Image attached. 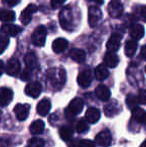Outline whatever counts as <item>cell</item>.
<instances>
[{
    "label": "cell",
    "instance_id": "obj_1",
    "mask_svg": "<svg viewBox=\"0 0 146 147\" xmlns=\"http://www.w3.org/2000/svg\"><path fill=\"white\" fill-rule=\"evenodd\" d=\"M47 79L55 89H60L66 81V72L62 67L51 68L47 72Z\"/></svg>",
    "mask_w": 146,
    "mask_h": 147
},
{
    "label": "cell",
    "instance_id": "obj_2",
    "mask_svg": "<svg viewBox=\"0 0 146 147\" xmlns=\"http://www.w3.org/2000/svg\"><path fill=\"white\" fill-rule=\"evenodd\" d=\"M73 9L71 7H65L61 10L59 19H60V24L63 29L72 31L74 28L73 23L75 22V18L73 15Z\"/></svg>",
    "mask_w": 146,
    "mask_h": 147
},
{
    "label": "cell",
    "instance_id": "obj_3",
    "mask_svg": "<svg viewBox=\"0 0 146 147\" xmlns=\"http://www.w3.org/2000/svg\"><path fill=\"white\" fill-rule=\"evenodd\" d=\"M47 30L43 25H39L32 33V43L37 47H42L45 44Z\"/></svg>",
    "mask_w": 146,
    "mask_h": 147
},
{
    "label": "cell",
    "instance_id": "obj_4",
    "mask_svg": "<svg viewBox=\"0 0 146 147\" xmlns=\"http://www.w3.org/2000/svg\"><path fill=\"white\" fill-rule=\"evenodd\" d=\"M83 100L81 98H74L70 103H69L68 107H67L66 111V116L68 118H72L78 114L79 112H81L82 108H83Z\"/></svg>",
    "mask_w": 146,
    "mask_h": 147
},
{
    "label": "cell",
    "instance_id": "obj_5",
    "mask_svg": "<svg viewBox=\"0 0 146 147\" xmlns=\"http://www.w3.org/2000/svg\"><path fill=\"white\" fill-rule=\"evenodd\" d=\"M102 18V12L99 7L96 5L90 6L88 9V21H89V25L91 27H95L98 25Z\"/></svg>",
    "mask_w": 146,
    "mask_h": 147
},
{
    "label": "cell",
    "instance_id": "obj_6",
    "mask_svg": "<svg viewBox=\"0 0 146 147\" xmlns=\"http://www.w3.org/2000/svg\"><path fill=\"white\" fill-rule=\"evenodd\" d=\"M107 11L109 15L113 18H118L123 13V6L122 3L118 0H112L109 2L107 7Z\"/></svg>",
    "mask_w": 146,
    "mask_h": 147
},
{
    "label": "cell",
    "instance_id": "obj_7",
    "mask_svg": "<svg viewBox=\"0 0 146 147\" xmlns=\"http://www.w3.org/2000/svg\"><path fill=\"white\" fill-rule=\"evenodd\" d=\"M96 143L99 146L102 147H108L110 146L111 142H112V136L111 133L108 130H103V131L99 132L95 137Z\"/></svg>",
    "mask_w": 146,
    "mask_h": 147
},
{
    "label": "cell",
    "instance_id": "obj_8",
    "mask_svg": "<svg viewBox=\"0 0 146 147\" xmlns=\"http://www.w3.org/2000/svg\"><path fill=\"white\" fill-rule=\"evenodd\" d=\"M38 10V7L34 4H29L25 9L22 11L21 15H20V20L23 24L27 25L30 21H31L32 18V14H34L35 12H37Z\"/></svg>",
    "mask_w": 146,
    "mask_h": 147
},
{
    "label": "cell",
    "instance_id": "obj_9",
    "mask_svg": "<svg viewBox=\"0 0 146 147\" xmlns=\"http://www.w3.org/2000/svg\"><path fill=\"white\" fill-rule=\"evenodd\" d=\"M24 91H25V93L28 96L36 98V97H38L40 95L41 91H42V86H41V84L38 81H33L26 85Z\"/></svg>",
    "mask_w": 146,
    "mask_h": 147
},
{
    "label": "cell",
    "instance_id": "obj_10",
    "mask_svg": "<svg viewBox=\"0 0 146 147\" xmlns=\"http://www.w3.org/2000/svg\"><path fill=\"white\" fill-rule=\"evenodd\" d=\"M30 111V105L29 104H17L14 107V113L18 120L23 121L28 117Z\"/></svg>",
    "mask_w": 146,
    "mask_h": 147
},
{
    "label": "cell",
    "instance_id": "obj_11",
    "mask_svg": "<svg viewBox=\"0 0 146 147\" xmlns=\"http://www.w3.org/2000/svg\"><path fill=\"white\" fill-rule=\"evenodd\" d=\"M92 81V73L89 69H85L82 72H80L77 77V82L81 87H88L91 84Z\"/></svg>",
    "mask_w": 146,
    "mask_h": 147
},
{
    "label": "cell",
    "instance_id": "obj_12",
    "mask_svg": "<svg viewBox=\"0 0 146 147\" xmlns=\"http://www.w3.org/2000/svg\"><path fill=\"white\" fill-rule=\"evenodd\" d=\"M121 43V36L119 34H113L111 35L109 40L107 41V44H106V48H107L108 52L110 53H115L120 47Z\"/></svg>",
    "mask_w": 146,
    "mask_h": 147
},
{
    "label": "cell",
    "instance_id": "obj_13",
    "mask_svg": "<svg viewBox=\"0 0 146 147\" xmlns=\"http://www.w3.org/2000/svg\"><path fill=\"white\" fill-rule=\"evenodd\" d=\"M13 98V92L10 88L1 87L0 88V106H6L11 102Z\"/></svg>",
    "mask_w": 146,
    "mask_h": 147
},
{
    "label": "cell",
    "instance_id": "obj_14",
    "mask_svg": "<svg viewBox=\"0 0 146 147\" xmlns=\"http://www.w3.org/2000/svg\"><path fill=\"white\" fill-rule=\"evenodd\" d=\"M6 70V73L8 75H11V76H15L18 74L20 70V63L17 59L15 58H11L10 60H8L7 62V65L5 67Z\"/></svg>",
    "mask_w": 146,
    "mask_h": 147
},
{
    "label": "cell",
    "instance_id": "obj_15",
    "mask_svg": "<svg viewBox=\"0 0 146 147\" xmlns=\"http://www.w3.org/2000/svg\"><path fill=\"white\" fill-rule=\"evenodd\" d=\"M95 94L98 99L102 101H107L111 96V92L109 88L105 85H99L95 89Z\"/></svg>",
    "mask_w": 146,
    "mask_h": 147
},
{
    "label": "cell",
    "instance_id": "obj_16",
    "mask_svg": "<svg viewBox=\"0 0 146 147\" xmlns=\"http://www.w3.org/2000/svg\"><path fill=\"white\" fill-rule=\"evenodd\" d=\"M85 119L89 123H96L100 119V111L95 107H91V108L87 109L85 114Z\"/></svg>",
    "mask_w": 146,
    "mask_h": 147
},
{
    "label": "cell",
    "instance_id": "obj_17",
    "mask_svg": "<svg viewBox=\"0 0 146 147\" xmlns=\"http://www.w3.org/2000/svg\"><path fill=\"white\" fill-rule=\"evenodd\" d=\"M1 31L8 36H16L22 31V28L14 24H4L1 27Z\"/></svg>",
    "mask_w": 146,
    "mask_h": 147
},
{
    "label": "cell",
    "instance_id": "obj_18",
    "mask_svg": "<svg viewBox=\"0 0 146 147\" xmlns=\"http://www.w3.org/2000/svg\"><path fill=\"white\" fill-rule=\"evenodd\" d=\"M51 108V102L47 98H44L37 104V112L41 116H45L48 114Z\"/></svg>",
    "mask_w": 146,
    "mask_h": 147
},
{
    "label": "cell",
    "instance_id": "obj_19",
    "mask_svg": "<svg viewBox=\"0 0 146 147\" xmlns=\"http://www.w3.org/2000/svg\"><path fill=\"white\" fill-rule=\"evenodd\" d=\"M68 46V41L64 38H57L53 41L52 49L55 53H61Z\"/></svg>",
    "mask_w": 146,
    "mask_h": 147
},
{
    "label": "cell",
    "instance_id": "obj_20",
    "mask_svg": "<svg viewBox=\"0 0 146 147\" xmlns=\"http://www.w3.org/2000/svg\"><path fill=\"white\" fill-rule=\"evenodd\" d=\"M132 120L136 123L143 124L146 122V111L141 108H135L132 110Z\"/></svg>",
    "mask_w": 146,
    "mask_h": 147
},
{
    "label": "cell",
    "instance_id": "obj_21",
    "mask_svg": "<svg viewBox=\"0 0 146 147\" xmlns=\"http://www.w3.org/2000/svg\"><path fill=\"white\" fill-rule=\"evenodd\" d=\"M24 62H25L27 68L30 70L35 69L37 66H38V59H37V56L34 52L27 53L25 55V57H24Z\"/></svg>",
    "mask_w": 146,
    "mask_h": 147
},
{
    "label": "cell",
    "instance_id": "obj_22",
    "mask_svg": "<svg viewBox=\"0 0 146 147\" xmlns=\"http://www.w3.org/2000/svg\"><path fill=\"white\" fill-rule=\"evenodd\" d=\"M143 35H144V27L140 24H135L130 28V36L134 41L141 39Z\"/></svg>",
    "mask_w": 146,
    "mask_h": 147
},
{
    "label": "cell",
    "instance_id": "obj_23",
    "mask_svg": "<svg viewBox=\"0 0 146 147\" xmlns=\"http://www.w3.org/2000/svg\"><path fill=\"white\" fill-rule=\"evenodd\" d=\"M120 111V106L117 102H109L105 107H104V112H105L106 116L112 117L114 115L118 114V112Z\"/></svg>",
    "mask_w": 146,
    "mask_h": 147
},
{
    "label": "cell",
    "instance_id": "obj_24",
    "mask_svg": "<svg viewBox=\"0 0 146 147\" xmlns=\"http://www.w3.org/2000/svg\"><path fill=\"white\" fill-rule=\"evenodd\" d=\"M44 122L42 120H35L33 123H31L29 127L30 133L33 134V135H38V134H41L43 131H44Z\"/></svg>",
    "mask_w": 146,
    "mask_h": 147
},
{
    "label": "cell",
    "instance_id": "obj_25",
    "mask_svg": "<svg viewBox=\"0 0 146 147\" xmlns=\"http://www.w3.org/2000/svg\"><path fill=\"white\" fill-rule=\"evenodd\" d=\"M104 62H105V65L108 67L114 68L118 65L119 63V58L115 53H110L108 52L107 54L104 57Z\"/></svg>",
    "mask_w": 146,
    "mask_h": 147
},
{
    "label": "cell",
    "instance_id": "obj_26",
    "mask_svg": "<svg viewBox=\"0 0 146 147\" xmlns=\"http://www.w3.org/2000/svg\"><path fill=\"white\" fill-rule=\"evenodd\" d=\"M136 49H137V42L134 40H127L126 43H125V54L126 56L128 57H132L133 55L135 54L136 52Z\"/></svg>",
    "mask_w": 146,
    "mask_h": 147
},
{
    "label": "cell",
    "instance_id": "obj_27",
    "mask_svg": "<svg viewBox=\"0 0 146 147\" xmlns=\"http://www.w3.org/2000/svg\"><path fill=\"white\" fill-rule=\"evenodd\" d=\"M108 75H109V72L104 64H100L95 68V77L98 80H104L108 77Z\"/></svg>",
    "mask_w": 146,
    "mask_h": 147
},
{
    "label": "cell",
    "instance_id": "obj_28",
    "mask_svg": "<svg viewBox=\"0 0 146 147\" xmlns=\"http://www.w3.org/2000/svg\"><path fill=\"white\" fill-rule=\"evenodd\" d=\"M70 57L71 59L74 60L75 62H77V63H82V62L85 61L86 54L81 49H74V50L71 51Z\"/></svg>",
    "mask_w": 146,
    "mask_h": 147
},
{
    "label": "cell",
    "instance_id": "obj_29",
    "mask_svg": "<svg viewBox=\"0 0 146 147\" xmlns=\"http://www.w3.org/2000/svg\"><path fill=\"white\" fill-rule=\"evenodd\" d=\"M15 19V13L11 10H0V21L11 22Z\"/></svg>",
    "mask_w": 146,
    "mask_h": 147
},
{
    "label": "cell",
    "instance_id": "obj_30",
    "mask_svg": "<svg viewBox=\"0 0 146 147\" xmlns=\"http://www.w3.org/2000/svg\"><path fill=\"white\" fill-rule=\"evenodd\" d=\"M72 134H73V130H72V128L69 127V126H63V127H61L60 130H59V135H60V137L62 138L63 140H65V141L70 139Z\"/></svg>",
    "mask_w": 146,
    "mask_h": 147
},
{
    "label": "cell",
    "instance_id": "obj_31",
    "mask_svg": "<svg viewBox=\"0 0 146 147\" xmlns=\"http://www.w3.org/2000/svg\"><path fill=\"white\" fill-rule=\"evenodd\" d=\"M126 104L128 105L129 108L133 109L137 108V104H138V99H137V96L133 94H129L126 98Z\"/></svg>",
    "mask_w": 146,
    "mask_h": 147
},
{
    "label": "cell",
    "instance_id": "obj_32",
    "mask_svg": "<svg viewBox=\"0 0 146 147\" xmlns=\"http://www.w3.org/2000/svg\"><path fill=\"white\" fill-rule=\"evenodd\" d=\"M76 130L78 133H84L88 130V123L86 122V120L81 119L80 121H78V123L76 124Z\"/></svg>",
    "mask_w": 146,
    "mask_h": 147
},
{
    "label": "cell",
    "instance_id": "obj_33",
    "mask_svg": "<svg viewBox=\"0 0 146 147\" xmlns=\"http://www.w3.org/2000/svg\"><path fill=\"white\" fill-rule=\"evenodd\" d=\"M8 44H9V38L4 35H0V54L4 52V50L7 48Z\"/></svg>",
    "mask_w": 146,
    "mask_h": 147
},
{
    "label": "cell",
    "instance_id": "obj_34",
    "mask_svg": "<svg viewBox=\"0 0 146 147\" xmlns=\"http://www.w3.org/2000/svg\"><path fill=\"white\" fill-rule=\"evenodd\" d=\"M29 147H44V141L40 138H31L28 142Z\"/></svg>",
    "mask_w": 146,
    "mask_h": 147
},
{
    "label": "cell",
    "instance_id": "obj_35",
    "mask_svg": "<svg viewBox=\"0 0 146 147\" xmlns=\"http://www.w3.org/2000/svg\"><path fill=\"white\" fill-rule=\"evenodd\" d=\"M77 147H96L95 143L91 140H80L77 142Z\"/></svg>",
    "mask_w": 146,
    "mask_h": 147
},
{
    "label": "cell",
    "instance_id": "obj_36",
    "mask_svg": "<svg viewBox=\"0 0 146 147\" xmlns=\"http://www.w3.org/2000/svg\"><path fill=\"white\" fill-rule=\"evenodd\" d=\"M137 99H138V102L141 103V104H146V90H141L139 92L138 96H137Z\"/></svg>",
    "mask_w": 146,
    "mask_h": 147
},
{
    "label": "cell",
    "instance_id": "obj_37",
    "mask_svg": "<svg viewBox=\"0 0 146 147\" xmlns=\"http://www.w3.org/2000/svg\"><path fill=\"white\" fill-rule=\"evenodd\" d=\"M66 0H51V6L53 9H57L65 3Z\"/></svg>",
    "mask_w": 146,
    "mask_h": 147
},
{
    "label": "cell",
    "instance_id": "obj_38",
    "mask_svg": "<svg viewBox=\"0 0 146 147\" xmlns=\"http://www.w3.org/2000/svg\"><path fill=\"white\" fill-rule=\"evenodd\" d=\"M30 76H31V70L28 69V68H26V69L21 73L20 78H21L22 80H24V81H27V80H29Z\"/></svg>",
    "mask_w": 146,
    "mask_h": 147
},
{
    "label": "cell",
    "instance_id": "obj_39",
    "mask_svg": "<svg viewBox=\"0 0 146 147\" xmlns=\"http://www.w3.org/2000/svg\"><path fill=\"white\" fill-rule=\"evenodd\" d=\"M21 0H2V3L6 6H9V7H12V6L17 5L18 3H20Z\"/></svg>",
    "mask_w": 146,
    "mask_h": 147
},
{
    "label": "cell",
    "instance_id": "obj_40",
    "mask_svg": "<svg viewBox=\"0 0 146 147\" xmlns=\"http://www.w3.org/2000/svg\"><path fill=\"white\" fill-rule=\"evenodd\" d=\"M140 15L142 17V19H144L146 21V5L145 6H142L140 9Z\"/></svg>",
    "mask_w": 146,
    "mask_h": 147
},
{
    "label": "cell",
    "instance_id": "obj_41",
    "mask_svg": "<svg viewBox=\"0 0 146 147\" xmlns=\"http://www.w3.org/2000/svg\"><path fill=\"white\" fill-rule=\"evenodd\" d=\"M140 55H141V57H142L143 59L146 60V45H144V46H143L142 48H141Z\"/></svg>",
    "mask_w": 146,
    "mask_h": 147
},
{
    "label": "cell",
    "instance_id": "obj_42",
    "mask_svg": "<svg viewBox=\"0 0 146 147\" xmlns=\"http://www.w3.org/2000/svg\"><path fill=\"white\" fill-rule=\"evenodd\" d=\"M88 1L93 2L96 5H101V4H103V0H88Z\"/></svg>",
    "mask_w": 146,
    "mask_h": 147
},
{
    "label": "cell",
    "instance_id": "obj_43",
    "mask_svg": "<svg viewBox=\"0 0 146 147\" xmlns=\"http://www.w3.org/2000/svg\"><path fill=\"white\" fill-rule=\"evenodd\" d=\"M3 71H4V63L2 60H0V75L3 73Z\"/></svg>",
    "mask_w": 146,
    "mask_h": 147
},
{
    "label": "cell",
    "instance_id": "obj_44",
    "mask_svg": "<svg viewBox=\"0 0 146 147\" xmlns=\"http://www.w3.org/2000/svg\"><path fill=\"white\" fill-rule=\"evenodd\" d=\"M140 147H146V140H145L144 142H143L142 144H141V146H140Z\"/></svg>",
    "mask_w": 146,
    "mask_h": 147
},
{
    "label": "cell",
    "instance_id": "obj_45",
    "mask_svg": "<svg viewBox=\"0 0 146 147\" xmlns=\"http://www.w3.org/2000/svg\"><path fill=\"white\" fill-rule=\"evenodd\" d=\"M145 71H146V67H145Z\"/></svg>",
    "mask_w": 146,
    "mask_h": 147
}]
</instances>
